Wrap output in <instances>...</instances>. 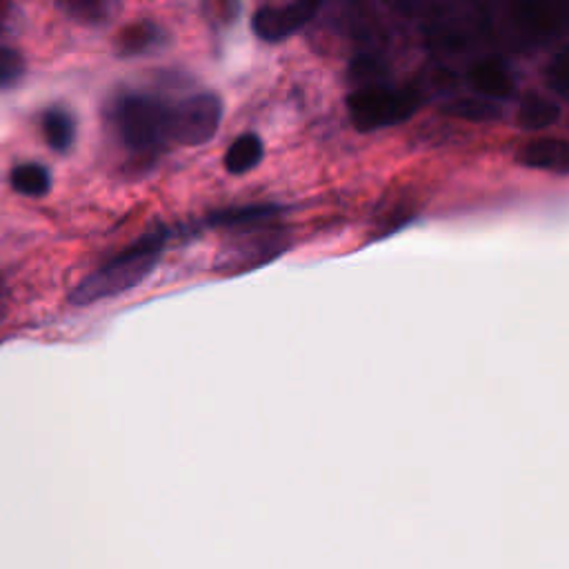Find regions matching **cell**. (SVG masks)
I'll return each mask as SVG.
<instances>
[{"instance_id":"6da1fadb","label":"cell","mask_w":569,"mask_h":569,"mask_svg":"<svg viewBox=\"0 0 569 569\" xmlns=\"http://www.w3.org/2000/svg\"><path fill=\"white\" fill-rule=\"evenodd\" d=\"M167 244V229L156 224L129 242L124 249L104 260L98 269L87 273L71 291L69 302L84 307L107 298H116L138 287L160 262Z\"/></svg>"},{"instance_id":"7a4b0ae2","label":"cell","mask_w":569,"mask_h":569,"mask_svg":"<svg viewBox=\"0 0 569 569\" xmlns=\"http://www.w3.org/2000/svg\"><path fill=\"white\" fill-rule=\"evenodd\" d=\"M107 118L118 144L140 164L156 160L169 144V102L153 93L120 91L109 102Z\"/></svg>"},{"instance_id":"3957f363","label":"cell","mask_w":569,"mask_h":569,"mask_svg":"<svg viewBox=\"0 0 569 569\" xmlns=\"http://www.w3.org/2000/svg\"><path fill=\"white\" fill-rule=\"evenodd\" d=\"M347 109L360 131H376L411 118L418 109V93L411 89L371 84L353 91L347 98Z\"/></svg>"},{"instance_id":"277c9868","label":"cell","mask_w":569,"mask_h":569,"mask_svg":"<svg viewBox=\"0 0 569 569\" xmlns=\"http://www.w3.org/2000/svg\"><path fill=\"white\" fill-rule=\"evenodd\" d=\"M222 122V100L211 91H200L169 104V142L200 147L209 142Z\"/></svg>"},{"instance_id":"5b68a950","label":"cell","mask_w":569,"mask_h":569,"mask_svg":"<svg viewBox=\"0 0 569 569\" xmlns=\"http://www.w3.org/2000/svg\"><path fill=\"white\" fill-rule=\"evenodd\" d=\"M318 0H296L282 7H262L251 18L253 33L264 42H278L296 33L316 11Z\"/></svg>"},{"instance_id":"8992f818","label":"cell","mask_w":569,"mask_h":569,"mask_svg":"<svg viewBox=\"0 0 569 569\" xmlns=\"http://www.w3.org/2000/svg\"><path fill=\"white\" fill-rule=\"evenodd\" d=\"M516 160L529 169H540V171H551V173H569V140L536 138L518 149Z\"/></svg>"},{"instance_id":"52a82bcc","label":"cell","mask_w":569,"mask_h":569,"mask_svg":"<svg viewBox=\"0 0 569 569\" xmlns=\"http://www.w3.org/2000/svg\"><path fill=\"white\" fill-rule=\"evenodd\" d=\"M164 42V31L153 20H131L113 36V51L120 58H136L158 49Z\"/></svg>"},{"instance_id":"ba28073f","label":"cell","mask_w":569,"mask_h":569,"mask_svg":"<svg viewBox=\"0 0 569 569\" xmlns=\"http://www.w3.org/2000/svg\"><path fill=\"white\" fill-rule=\"evenodd\" d=\"M40 131L53 151L67 153L76 142V118L64 107L53 104L40 113Z\"/></svg>"},{"instance_id":"9c48e42d","label":"cell","mask_w":569,"mask_h":569,"mask_svg":"<svg viewBox=\"0 0 569 569\" xmlns=\"http://www.w3.org/2000/svg\"><path fill=\"white\" fill-rule=\"evenodd\" d=\"M56 4L67 18L87 27L107 24L118 11V0H56Z\"/></svg>"},{"instance_id":"30bf717a","label":"cell","mask_w":569,"mask_h":569,"mask_svg":"<svg viewBox=\"0 0 569 569\" xmlns=\"http://www.w3.org/2000/svg\"><path fill=\"white\" fill-rule=\"evenodd\" d=\"M469 80L476 87V91L489 100L505 98L513 91V80H511L509 71L498 62L485 60V62L476 64L469 73Z\"/></svg>"},{"instance_id":"8fae6325","label":"cell","mask_w":569,"mask_h":569,"mask_svg":"<svg viewBox=\"0 0 569 569\" xmlns=\"http://www.w3.org/2000/svg\"><path fill=\"white\" fill-rule=\"evenodd\" d=\"M262 156H264L262 140L256 133H242L229 144V149L224 151L222 162H224V169L229 173L240 176V173H247L253 167H258Z\"/></svg>"},{"instance_id":"7c38bea8","label":"cell","mask_w":569,"mask_h":569,"mask_svg":"<svg viewBox=\"0 0 569 569\" xmlns=\"http://www.w3.org/2000/svg\"><path fill=\"white\" fill-rule=\"evenodd\" d=\"M9 184L13 191L27 198H40L51 191V173L40 162H20L9 173Z\"/></svg>"},{"instance_id":"4fadbf2b","label":"cell","mask_w":569,"mask_h":569,"mask_svg":"<svg viewBox=\"0 0 569 569\" xmlns=\"http://www.w3.org/2000/svg\"><path fill=\"white\" fill-rule=\"evenodd\" d=\"M560 116V107L547 98L529 96L518 111V124L529 131H542L551 127Z\"/></svg>"},{"instance_id":"5bb4252c","label":"cell","mask_w":569,"mask_h":569,"mask_svg":"<svg viewBox=\"0 0 569 569\" xmlns=\"http://www.w3.org/2000/svg\"><path fill=\"white\" fill-rule=\"evenodd\" d=\"M276 211V207L269 204H249V207H236V209H222L207 218V224L211 227H240L256 222L260 218H267Z\"/></svg>"},{"instance_id":"9a60e30c","label":"cell","mask_w":569,"mask_h":569,"mask_svg":"<svg viewBox=\"0 0 569 569\" xmlns=\"http://www.w3.org/2000/svg\"><path fill=\"white\" fill-rule=\"evenodd\" d=\"M24 71H27L24 56L18 49L0 42V89L16 87L22 80Z\"/></svg>"},{"instance_id":"2e32d148","label":"cell","mask_w":569,"mask_h":569,"mask_svg":"<svg viewBox=\"0 0 569 569\" xmlns=\"http://www.w3.org/2000/svg\"><path fill=\"white\" fill-rule=\"evenodd\" d=\"M447 111L456 118H465V120H473V122H482V120H493L498 118L500 109L489 100V98H471V100H460L453 102L451 107H447Z\"/></svg>"},{"instance_id":"e0dca14e","label":"cell","mask_w":569,"mask_h":569,"mask_svg":"<svg viewBox=\"0 0 569 569\" xmlns=\"http://www.w3.org/2000/svg\"><path fill=\"white\" fill-rule=\"evenodd\" d=\"M7 313H9V287L0 273V325L4 322Z\"/></svg>"},{"instance_id":"ac0fdd59","label":"cell","mask_w":569,"mask_h":569,"mask_svg":"<svg viewBox=\"0 0 569 569\" xmlns=\"http://www.w3.org/2000/svg\"><path fill=\"white\" fill-rule=\"evenodd\" d=\"M7 2L0 0V38L7 33Z\"/></svg>"},{"instance_id":"d6986e66","label":"cell","mask_w":569,"mask_h":569,"mask_svg":"<svg viewBox=\"0 0 569 569\" xmlns=\"http://www.w3.org/2000/svg\"><path fill=\"white\" fill-rule=\"evenodd\" d=\"M4 2H7V0H4Z\"/></svg>"}]
</instances>
